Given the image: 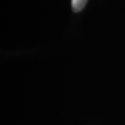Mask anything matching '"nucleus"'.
<instances>
[{
    "label": "nucleus",
    "mask_w": 125,
    "mask_h": 125,
    "mask_svg": "<svg viewBox=\"0 0 125 125\" xmlns=\"http://www.w3.org/2000/svg\"><path fill=\"white\" fill-rule=\"evenodd\" d=\"M87 3V0H72V9L74 12H79L84 8L85 4Z\"/></svg>",
    "instance_id": "f257e3e1"
}]
</instances>
